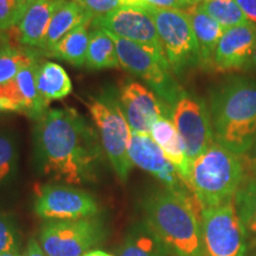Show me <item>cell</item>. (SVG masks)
<instances>
[{"mask_svg":"<svg viewBox=\"0 0 256 256\" xmlns=\"http://www.w3.org/2000/svg\"><path fill=\"white\" fill-rule=\"evenodd\" d=\"M38 66H40V63L36 60H34L26 66L20 69V72L14 78L19 92L23 96L24 113L34 120L40 119L46 113L48 106H49L38 90Z\"/></svg>","mask_w":256,"mask_h":256,"instance_id":"44dd1931","label":"cell"},{"mask_svg":"<svg viewBox=\"0 0 256 256\" xmlns=\"http://www.w3.org/2000/svg\"><path fill=\"white\" fill-rule=\"evenodd\" d=\"M0 256H22L18 252H6V254H2Z\"/></svg>","mask_w":256,"mask_h":256,"instance_id":"f35d334b","label":"cell"},{"mask_svg":"<svg viewBox=\"0 0 256 256\" xmlns=\"http://www.w3.org/2000/svg\"><path fill=\"white\" fill-rule=\"evenodd\" d=\"M2 112H22V108L14 102L0 98V113H2Z\"/></svg>","mask_w":256,"mask_h":256,"instance_id":"e575fe53","label":"cell"},{"mask_svg":"<svg viewBox=\"0 0 256 256\" xmlns=\"http://www.w3.org/2000/svg\"><path fill=\"white\" fill-rule=\"evenodd\" d=\"M83 256H113V255L107 254V252H102V250H90V252H88L87 254H84Z\"/></svg>","mask_w":256,"mask_h":256,"instance_id":"8d00e7d4","label":"cell"},{"mask_svg":"<svg viewBox=\"0 0 256 256\" xmlns=\"http://www.w3.org/2000/svg\"><path fill=\"white\" fill-rule=\"evenodd\" d=\"M200 215L206 256H246L247 234L234 200L203 209Z\"/></svg>","mask_w":256,"mask_h":256,"instance_id":"30bf717a","label":"cell"},{"mask_svg":"<svg viewBox=\"0 0 256 256\" xmlns=\"http://www.w3.org/2000/svg\"><path fill=\"white\" fill-rule=\"evenodd\" d=\"M34 0H0V31L8 30L18 25Z\"/></svg>","mask_w":256,"mask_h":256,"instance_id":"f1b7e54d","label":"cell"},{"mask_svg":"<svg viewBox=\"0 0 256 256\" xmlns=\"http://www.w3.org/2000/svg\"><path fill=\"white\" fill-rule=\"evenodd\" d=\"M64 2H81V0H64Z\"/></svg>","mask_w":256,"mask_h":256,"instance_id":"b9f144b4","label":"cell"},{"mask_svg":"<svg viewBox=\"0 0 256 256\" xmlns=\"http://www.w3.org/2000/svg\"><path fill=\"white\" fill-rule=\"evenodd\" d=\"M36 60L28 51L10 46H0V83L14 80L17 74L28 63Z\"/></svg>","mask_w":256,"mask_h":256,"instance_id":"4316f807","label":"cell"},{"mask_svg":"<svg viewBox=\"0 0 256 256\" xmlns=\"http://www.w3.org/2000/svg\"><path fill=\"white\" fill-rule=\"evenodd\" d=\"M110 34L115 43L120 66L146 82L165 104L174 107L184 90L171 76L170 68L162 66L150 51L139 44L115 36L110 32Z\"/></svg>","mask_w":256,"mask_h":256,"instance_id":"9c48e42d","label":"cell"},{"mask_svg":"<svg viewBox=\"0 0 256 256\" xmlns=\"http://www.w3.org/2000/svg\"><path fill=\"white\" fill-rule=\"evenodd\" d=\"M128 156L133 165L154 176L165 188L180 192L190 191L178 170L166 158L162 150L152 139L151 134L132 132L128 146Z\"/></svg>","mask_w":256,"mask_h":256,"instance_id":"5bb4252c","label":"cell"},{"mask_svg":"<svg viewBox=\"0 0 256 256\" xmlns=\"http://www.w3.org/2000/svg\"><path fill=\"white\" fill-rule=\"evenodd\" d=\"M64 0H34L18 24L19 40L23 46L40 48L46 40L54 12Z\"/></svg>","mask_w":256,"mask_h":256,"instance_id":"2e32d148","label":"cell"},{"mask_svg":"<svg viewBox=\"0 0 256 256\" xmlns=\"http://www.w3.org/2000/svg\"><path fill=\"white\" fill-rule=\"evenodd\" d=\"M34 212L46 220H74L98 212L95 198L88 192L66 185H43L34 202Z\"/></svg>","mask_w":256,"mask_h":256,"instance_id":"7c38bea8","label":"cell"},{"mask_svg":"<svg viewBox=\"0 0 256 256\" xmlns=\"http://www.w3.org/2000/svg\"><path fill=\"white\" fill-rule=\"evenodd\" d=\"M119 256H172L165 243L145 220L133 224L119 250Z\"/></svg>","mask_w":256,"mask_h":256,"instance_id":"ffe728a7","label":"cell"},{"mask_svg":"<svg viewBox=\"0 0 256 256\" xmlns=\"http://www.w3.org/2000/svg\"><path fill=\"white\" fill-rule=\"evenodd\" d=\"M198 6L226 30L248 22L236 0H200Z\"/></svg>","mask_w":256,"mask_h":256,"instance_id":"d4e9b609","label":"cell"},{"mask_svg":"<svg viewBox=\"0 0 256 256\" xmlns=\"http://www.w3.org/2000/svg\"><path fill=\"white\" fill-rule=\"evenodd\" d=\"M234 203L246 234L256 236V182L240 188Z\"/></svg>","mask_w":256,"mask_h":256,"instance_id":"484cf974","label":"cell"},{"mask_svg":"<svg viewBox=\"0 0 256 256\" xmlns=\"http://www.w3.org/2000/svg\"><path fill=\"white\" fill-rule=\"evenodd\" d=\"M86 66L89 69L119 68L116 48L110 32L102 28H92L86 58Z\"/></svg>","mask_w":256,"mask_h":256,"instance_id":"cb8c5ba5","label":"cell"},{"mask_svg":"<svg viewBox=\"0 0 256 256\" xmlns=\"http://www.w3.org/2000/svg\"><path fill=\"white\" fill-rule=\"evenodd\" d=\"M94 127L74 108H55L37 120L34 153L40 171L55 180L81 185L95 178L102 158Z\"/></svg>","mask_w":256,"mask_h":256,"instance_id":"6da1fadb","label":"cell"},{"mask_svg":"<svg viewBox=\"0 0 256 256\" xmlns=\"http://www.w3.org/2000/svg\"><path fill=\"white\" fill-rule=\"evenodd\" d=\"M121 110L133 133L150 134L160 118L171 119L172 108L166 107L153 92L136 81H127L119 92Z\"/></svg>","mask_w":256,"mask_h":256,"instance_id":"4fadbf2b","label":"cell"},{"mask_svg":"<svg viewBox=\"0 0 256 256\" xmlns=\"http://www.w3.org/2000/svg\"><path fill=\"white\" fill-rule=\"evenodd\" d=\"M92 20L94 19L84 11L80 2H62L54 12L42 50L46 52V55H50L57 43L70 31L80 25Z\"/></svg>","mask_w":256,"mask_h":256,"instance_id":"ac0fdd59","label":"cell"},{"mask_svg":"<svg viewBox=\"0 0 256 256\" xmlns=\"http://www.w3.org/2000/svg\"><path fill=\"white\" fill-rule=\"evenodd\" d=\"M17 164V140L12 133L0 132V185L8 183L14 177Z\"/></svg>","mask_w":256,"mask_h":256,"instance_id":"83f0119b","label":"cell"},{"mask_svg":"<svg viewBox=\"0 0 256 256\" xmlns=\"http://www.w3.org/2000/svg\"><path fill=\"white\" fill-rule=\"evenodd\" d=\"M78 2L92 19L104 17L124 5V0H81Z\"/></svg>","mask_w":256,"mask_h":256,"instance_id":"4dcf8cb0","label":"cell"},{"mask_svg":"<svg viewBox=\"0 0 256 256\" xmlns=\"http://www.w3.org/2000/svg\"><path fill=\"white\" fill-rule=\"evenodd\" d=\"M247 154H248V156H249V158H250V159L256 160V139H255L254 144H252V148L248 151Z\"/></svg>","mask_w":256,"mask_h":256,"instance_id":"74e56055","label":"cell"},{"mask_svg":"<svg viewBox=\"0 0 256 256\" xmlns=\"http://www.w3.org/2000/svg\"><path fill=\"white\" fill-rule=\"evenodd\" d=\"M92 22H88L80 25L72 31H70L66 36L60 40L57 46L54 48L49 56H54L56 58L63 60L69 64L75 66H86L87 58V51L90 40Z\"/></svg>","mask_w":256,"mask_h":256,"instance_id":"7402d4cb","label":"cell"},{"mask_svg":"<svg viewBox=\"0 0 256 256\" xmlns=\"http://www.w3.org/2000/svg\"><path fill=\"white\" fill-rule=\"evenodd\" d=\"M171 120L183 140L190 166L215 142L210 110L200 98L184 90L172 107Z\"/></svg>","mask_w":256,"mask_h":256,"instance_id":"8fae6325","label":"cell"},{"mask_svg":"<svg viewBox=\"0 0 256 256\" xmlns=\"http://www.w3.org/2000/svg\"><path fill=\"white\" fill-rule=\"evenodd\" d=\"M256 48V24L248 20L226 28L217 44L212 68L230 72L244 68Z\"/></svg>","mask_w":256,"mask_h":256,"instance_id":"9a60e30c","label":"cell"},{"mask_svg":"<svg viewBox=\"0 0 256 256\" xmlns=\"http://www.w3.org/2000/svg\"><path fill=\"white\" fill-rule=\"evenodd\" d=\"M24 256H48L46 252H44L43 249H42L40 242L37 240L31 238L30 241L28 242L26 250H25Z\"/></svg>","mask_w":256,"mask_h":256,"instance_id":"836d02e7","label":"cell"},{"mask_svg":"<svg viewBox=\"0 0 256 256\" xmlns=\"http://www.w3.org/2000/svg\"><path fill=\"white\" fill-rule=\"evenodd\" d=\"M106 238L98 217L49 220L43 224L38 242L48 256H83Z\"/></svg>","mask_w":256,"mask_h":256,"instance_id":"52a82bcc","label":"cell"},{"mask_svg":"<svg viewBox=\"0 0 256 256\" xmlns=\"http://www.w3.org/2000/svg\"><path fill=\"white\" fill-rule=\"evenodd\" d=\"M144 8L154 22L170 68L179 74L200 64L196 37L184 10Z\"/></svg>","mask_w":256,"mask_h":256,"instance_id":"8992f818","label":"cell"},{"mask_svg":"<svg viewBox=\"0 0 256 256\" xmlns=\"http://www.w3.org/2000/svg\"><path fill=\"white\" fill-rule=\"evenodd\" d=\"M6 46V44H4V37L0 34V46Z\"/></svg>","mask_w":256,"mask_h":256,"instance_id":"60d3db41","label":"cell"},{"mask_svg":"<svg viewBox=\"0 0 256 256\" xmlns=\"http://www.w3.org/2000/svg\"><path fill=\"white\" fill-rule=\"evenodd\" d=\"M19 235L14 217L0 214V255L18 252Z\"/></svg>","mask_w":256,"mask_h":256,"instance_id":"f546056e","label":"cell"},{"mask_svg":"<svg viewBox=\"0 0 256 256\" xmlns=\"http://www.w3.org/2000/svg\"><path fill=\"white\" fill-rule=\"evenodd\" d=\"M19 2H28V0H19Z\"/></svg>","mask_w":256,"mask_h":256,"instance_id":"7bdbcfd3","label":"cell"},{"mask_svg":"<svg viewBox=\"0 0 256 256\" xmlns=\"http://www.w3.org/2000/svg\"><path fill=\"white\" fill-rule=\"evenodd\" d=\"M92 28H102L115 36L139 44L150 51L162 66L170 68L154 22L144 6L136 4L120 6L110 14L94 19Z\"/></svg>","mask_w":256,"mask_h":256,"instance_id":"ba28073f","label":"cell"},{"mask_svg":"<svg viewBox=\"0 0 256 256\" xmlns=\"http://www.w3.org/2000/svg\"><path fill=\"white\" fill-rule=\"evenodd\" d=\"M236 2L248 20L256 24V0H236Z\"/></svg>","mask_w":256,"mask_h":256,"instance_id":"d6a6232c","label":"cell"},{"mask_svg":"<svg viewBox=\"0 0 256 256\" xmlns=\"http://www.w3.org/2000/svg\"><path fill=\"white\" fill-rule=\"evenodd\" d=\"M190 19V23L196 37L200 64L206 68H212V60L217 44L223 36L224 28L200 6L194 5L185 10Z\"/></svg>","mask_w":256,"mask_h":256,"instance_id":"e0dca14e","label":"cell"},{"mask_svg":"<svg viewBox=\"0 0 256 256\" xmlns=\"http://www.w3.org/2000/svg\"><path fill=\"white\" fill-rule=\"evenodd\" d=\"M243 178L240 156L215 142L191 162L186 185L203 210L234 200Z\"/></svg>","mask_w":256,"mask_h":256,"instance_id":"277c9868","label":"cell"},{"mask_svg":"<svg viewBox=\"0 0 256 256\" xmlns=\"http://www.w3.org/2000/svg\"><path fill=\"white\" fill-rule=\"evenodd\" d=\"M188 2H190V4L194 6V5H197V4H200V0H188Z\"/></svg>","mask_w":256,"mask_h":256,"instance_id":"ab89813d","label":"cell"},{"mask_svg":"<svg viewBox=\"0 0 256 256\" xmlns=\"http://www.w3.org/2000/svg\"><path fill=\"white\" fill-rule=\"evenodd\" d=\"M243 69H247V70H256V48L252 52V55L250 57V60H248V63L246 64V66Z\"/></svg>","mask_w":256,"mask_h":256,"instance_id":"d590c367","label":"cell"},{"mask_svg":"<svg viewBox=\"0 0 256 256\" xmlns=\"http://www.w3.org/2000/svg\"><path fill=\"white\" fill-rule=\"evenodd\" d=\"M37 86L48 104L60 100L72 92V80L63 66L54 62H43L38 66Z\"/></svg>","mask_w":256,"mask_h":256,"instance_id":"603a6c76","label":"cell"},{"mask_svg":"<svg viewBox=\"0 0 256 256\" xmlns=\"http://www.w3.org/2000/svg\"><path fill=\"white\" fill-rule=\"evenodd\" d=\"M126 4H136L142 6H152L158 8H174V10H188L191 4L188 0H124Z\"/></svg>","mask_w":256,"mask_h":256,"instance_id":"1f68e13d","label":"cell"},{"mask_svg":"<svg viewBox=\"0 0 256 256\" xmlns=\"http://www.w3.org/2000/svg\"><path fill=\"white\" fill-rule=\"evenodd\" d=\"M145 220L165 243L172 256H206L202 208L188 192L165 188L142 202Z\"/></svg>","mask_w":256,"mask_h":256,"instance_id":"7a4b0ae2","label":"cell"},{"mask_svg":"<svg viewBox=\"0 0 256 256\" xmlns=\"http://www.w3.org/2000/svg\"><path fill=\"white\" fill-rule=\"evenodd\" d=\"M87 106L98 130L104 152L120 180L126 182L134 166L128 156L132 130L121 110L119 95L108 89L98 98H92Z\"/></svg>","mask_w":256,"mask_h":256,"instance_id":"5b68a950","label":"cell"},{"mask_svg":"<svg viewBox=\"0 0 256 256\" xmlns=\"http://www.w3.org/2000/svg\"><path fill=\"white\" fill-rule=\"evenodd\" d=\"M151 136L162 150L170 162L176 166L179 174L186 182L188 176V162L185 153V146L180 136L170 118L162 116L156 120L151 128Z\"/></svg>","mask_w":256,"mask_h":256,"instance_id":"d6986e66","label":"cell"},{"mask_svg":"<svg viewBox=\"0 0 256 256\" xmlns=\"http://www.w3.org/2000/svg\"><path fill=\"white\" fill-rule=\"evenodd\" d=\"M215 142L238 156L247 154L256 139V80L232 78L211 95Z\"/></svg>","mask_w":256,"mask_h":256,"instance_id":"3957f363","label":"cell"}]
</instances>
